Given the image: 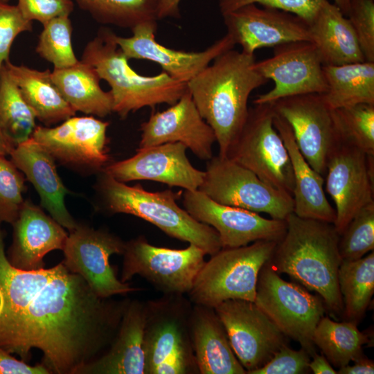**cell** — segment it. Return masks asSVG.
Listing matches in <instances>:
<instances>
[{
	"label": "cell",
	"instance_id": "obj_28",
	"mask_svg": "<svg viewBox=\"0 0 374 374\" xmlns=\"http://www.w3.org/2000/svg\"><path fill=\"white\" fill-rule=\"evenodd\" d=\"M309 28L310 42L323 65L365 61L348 17L334 3L329 0L324 2Z\"/></svg>",
	"mask_w": 374,
	"mask_h": 374
},
{
	"label": "cell",
	"instance_id": "obj_4",
	"mask_svg": "<svg viewBox=\"0 0 374 374\" xmlns=\"http://www.w3.org/2000/svg\"><path fill=\"white\" fill-rule=\"evenodd\" d=\"M115 36L110 28H100L84 46L81 57L110 86L113 112L125 118L131 112L145 107L175 103L187 90V84L164 71L152 76L136 73L130 66Z\"/></svg>",
	"mask_w": 374,
	"mask_h": 374
},
{
	"label": "cell",
	"instance_id": "obj_17",
	"mask_svg": "<svg viewBox=\"0 0 374 374\" xmlns=\"http://www.w3.org/2000/svg\"><path fill=\"white\" fill-rule=\"evenodd\" d=\"M182 203L193 217L217 231L222 249L243 247L258 240L278 242L286 231L285 220L268 219L258 213L221 204L199 190H184Z\"/></svg>",
	"mask_w": 374,
	"mask_h": 374
},
{
	"label": "cell",
	"instance_id": "obj_10",
	"mask_svg": "<svg viewBox=\"0 0 374 374\" xmlns=\"http://www.w3.org/2000/svg\"><path fill=\"white\" fill-rule=\"evenodd\" d=\"M199 190L213 201L271 218L285 220L294 210L292 195L270 186L249 169L227 157L213 156L206 161Z\"/></svg>",
	"mask_w": 374,
	"mask_h": 374
},
{
	"label": "cell",
	"instance_id": "obj_12",
	"mask_svg": "<svg viewBox=\"0 0 374 374\" xmlns=\"http://www.w3.org/2000/svg\"><path fill=\"white\" fill-rule=\"evenodd\" d=\"M125 247V242L113 233L78 224L66 240L62 262L82 276L98 296L126 294L141 289L119 280L109 263L110 256L123 255Z\"/></svg>",
	"mask_w": 374,
	"mask_h": 374
},
{
	"label": "cell",
	"instance_id": "obj_39",
	"mask_svg": "<svg viewBox=\"0 0 374 374\" xmlns=\"http://www.w3.org/2000/svg\"><path fill=\"white\" fill-rule=\"evenodd\" d=\"M25 181L24 175L12 161L0 154V226L17 220L25 202Z\"/></svg>",
	"mask_w": 374,
	"mask_h": 374
},
{
	"label": "cell",
	"instance_id": "obj_51",
	"mask_svg": "<svg viewBox=\"0 0 374 374\" xmlns=\"http://www.w3.org/2000/svg\"><path fill=\"white\" fill-rule=\"evenodd\" d=\"M10 0H0L1 2L8 3Z\"/></svg>",
	"mask_w": 374,
	"mask_h": 374
},
{
	"label": "cell",
	"instance_id": "obj_19",
	"mask_svg": "<svg viewBox=\"0 0 374 374\" xmlns=\"http://www.w3.org/2000/svg\"><path fill=\"white\" fill-rule=\"evenodd\" d=\"M228 34L243 53L296 41H310L308 24L299 17L275 8L249 4L222 15Z\"/></svg>",
	"mask_w": 374,
	"mask_h": 374
},
{
	"label": "cell",
	"instance_id": "obj_23",
	"mask_svg": "<svg viewBox=\"0 0 374 374\" xmlns=\"http://www.w3.org/2000/svg\"><path fill=\"white\" fill-rule=\"evenodd\" d=\"M12 225V242L6 256L12 265L23 270L43 268L44 256L62 250L68 237L62 225L29 200H25Z\"/></svg>",
	"mask_w": 374,
	"mask_h": 374
},
{
	"label": "cell",
	"instance_id": "obj_47",
	"mask_svg": "<svg viewBox=\"0 0 374 374\" xmlns=\"http://www.w3.org/2000/svg\"><path fill=\"white\" fill-rule=\"evenodd\" d=\"M181 1L182 0H159L157 13L158 19L168 17H179V4Z\"/></svg>",
	"mask_w": 374,
	"mask_h": 374
},
{
	"label": "cell",
	"instance_id": "obj_36",
	"mask_svg": "<svg viewBox=\"0 0 374 374\" xmlns=\"http://www.w3.org/2000/svg\"><path fill=\"white\" fill-rule=\"evenodd\" d=\"M332 116L340 142L374 155V105L332 109Z\"/></svg>",
	"mask_w": 374,
	"mask_h": 374
},
{
	"label": "cell",
	"instance_id": "obj_2",
	"mask_svg": "<svg viewBox=\"0 0 374 374\" xmlns=\"http://www.w3.org/2000/svg\"><path fill=\"white\" fill-rule=\"evenodd\" d=\"M255 54L229 50L189 80L187 89L214 132L218 155L226 157L248 116L251 93L267 82L255 68Z\"/></svg>",
	"mask_w": 374,
	"mask_h": 374
},
{
	"label": "cell",
	"instance_id": "obj_26",
	"mask_svg": "<svg viewBox=\"0 0 374 374\" xmlns=\"http://www.w3.org/2000/svg\"><path fill=\"white\" fill-rule=\"evenodd\" d=\"M192 346L199 374H245L213 308L193 304L190 318Z\"/></svg>",
	"mask_w": 374,
	"mask_h": 374
},
{
	"label": "cell",
	"instance_id": "obj_31",
	"mask_svg": "<svg viewBox=\"0 0 374 374\" xmlns=\"http://www.w3.org/2000/svg\"><path fill=\"white\" fill-rule=\"evenodd\" d=\"M323 70L327 90L321 95L331 109L374 105V62L323 65Z\"/></svg>",
	"mask_w": 374,
	"mask_h": 374
},
{
	"label": "cell",
	"instance_id": "obj_30",
	"mask_svg": "<svg viewBox=\"0 0 374 374\" xmlns=\"http://www.w3.org/2000/svg\"><path fill=\"white\" fill-rule=\"evenodd\" d=\"M51 78L59 91L77 112L100 118L113 112L111 92L104 91L94 68L82 61L64 69H53Z\"/></svg>",
	"mask_w": 374,
	"mask_h": 374
},
{
	"label": "cell",
	"instance_id": "obj_38",
	"mask_svg": "<svg viewBox=\"0 0 374 374\" xmlns=\"http://www.w3.org/2000/svg\"><path fill=\"white\" fill-rule=\"evenodd\" d=\"M342 260H357L374 249V202L362 208L340 235Z\"/></svg>",
	"mask_w": 374,
	"mask_h": 374
},
{
	"label": "cell",
	"instance_id": "obj_15",
	"mask_svg": "<svg viewBox=\"0 0 374 374\" xmlns=\"http://www.w3.org/2000/svg\"><path fill=\"white\" fill-rule=\"evenodd\" d=\"M213 308L248 374L265 365L286 344V336L253 301L229 299Z\"/></svg>",
	"mask_w": 374,
	"mask_h": 374
},
{
	"label": "cell",
	"instance_id": "obj_24",
	"mask_svg": "<svg viewBox=\"0 0 374 374\" xmlns=\"http://www.w3.org/2000/svg\"><path fill=\"white\" fill-rule=\"evenodd\" d=\"M10 160L37 190L41 206L69 231L78 223L68 211L64 198L69 190L56 168V162L48 151L33 137L19 143L11 151Z\"/></svg>",
	"mask_w": 374,
	"mask_h": 374
},
{
	"label": "cell",
	"instance_id": "obj_33",
	"mask_svg": "<svg viewBox=\"0 0 374 374\" xmlns=\"http://www.w3.org/2000/svg\"><path fill=\"white\" fill-rule=\"evenodd\" d=\"M352 321L336 322L328 317L319 321L313 342L337 368L349 364L362 355V346L368 342V335L358 330Z\"/></svg>",
	"mask_w": 374,
	"mask_h": 374
},
{
	"label": "cell",
	"instance_id": "obj_20",
	"mask_svg": "<svg viewBox=\"0 0 374 374\" xmlns=\"http://www.w3.org/2000/svg\"><path fill=\"white\" fill-rule=\"evenodd\" d=\"M181 143H167L139 148L130 158L109 163L103 170L118 181L150 180L185 190H197L205 172L197 169Z\"/></svg>",
	"mask_w": 374,
	"mask_h": 374
},
{
	"label": "cell",
	"instance_id": "obj_32",
	"mask_svg": "<svg viewBox=\"0 0 374 374\" xmlns=\"http://www.w3.org/2000/svg\"><path fill=\"white\" fill-rule=\"evenodd\" d=\"M343 314L357 322L364 317L374 292V253L357 260H342L338 271Z\"/></svg>",
	"mask_w": 374,
	"mask_h": 374
},
{
	"label": "cell",
	"instance_id": "obj_22",
	"mask_svg": "<svg viewBox=\"0 0 374 374\" xmlns=\"http://www.w3.org/2000/svg\"><path fill=\"white\" fill-rule=\"evenodd\" d=\"M139 148L181 143L201 160L213 157L215 135L200 115L188 89L181 97L162 112L152 113L141 125Z\"/></svg>",
	"mask_w": 374,
	"mask_h": 374
},
{
	"label": "cell",
	"instance_id": "obj_42",
	"mask_svg": "<svg viewBox=\"0 0 374 374\" xmlns=\"http://www.w3.org/2000/svg\"><path fill=\"white\" fill-rule=\"evenodd\" d=\"M32 30L33 21L22 15L17 5L0 1V76L16 37Z\"/></svg>",
	"mask_w": 374,
	"mask_h": 374
},
{
	"label": "cell",
	"instance_id": "obj_27",
	"mask_svg": "<svg viewBox=\"0 0 374 374\" xmlns=\"http://www.w3.org/2000/svg\"><path fill=\"white\" fill-rule=\"evenodd\" d=\"M274 125L283 140L292 163L293 213L300 217L334 224L336 213L326 197L324 177L306 161L296 145L290 125L276 112Z\"/></svg>",
	"mask_w": 374,
	"mask_h": 374
},
{
	"label": "cell",
	"instance_id": "obj_49",
	"mask_svg": "<svg viewBox=\"0 0 374 374\" xmlns=\"http://www.w3.org/2000/svg\"><path fill=\"white\" fill-rule=\"evenodd\" d=\"M13 148L14 147L8 142L0 130V154L10 155Z\"/></svg>",
	"mask_w": 374,
	"mask_h": 374
},
{
	"label": "cell",
	"instance_id": "obj_35",
	"mask_svg": "<svg viewBox=\"0 0 374 374\" xmlns=\"http://www.w3.org/2000/svg\"><path fill=\"white\" fill-rule=\"evenodd\" d=\"M97 22L132 29L158 19L159 0H73Z\"/></svg>",
	"mask_w": 374,
	"mask_h": 374
},
{
	"label": "cell",
	"instance_id": "obj_45",
	"mask_svg": "<svg viewBox=\"0 0 374 374\" xmlns=\"http://www.w3.org/2000/svg\"><path fill=\"white\" fill-rule=\"evenodd\" d=\"M6 350L0 348V374H49L42 364L30 366L23 360H18Z\"/></svg>",
	"mask_w": 374,
	"mask_h": 374
},
{
	"label": "cell",
	"instance_id": "obj_50",
	"mask_svg": "<svg viewBox=\"0 0 374 374\" xmlns=\"http://www.w3.org/2000/svg\"><path fill=\"white\" fill-rule=\"evenodd\" d=\"M334 3L346 16L349 7V0H334Z\"/></svg>",
	"mask_w": 374,
	"mask_h": 374
},
{
	"label": "cell",
	"instance_id": "obj_37",
	"mask_svg": "<svg viewBox=\"0 0 374 374\" xmlns=\"http://www.w3.org/2000/svg\"><path fill=\"white\" fill-rule=\"evenodd\" d=\"M73 27L69 16L55 17L43 25L39 36L36 53L53 65L64 69L77 64L72 46Z\"/></svg>",
	"mask_w": 374,
	"mask_h": 374
},
{
	"label": "cell",
	"instance_id": "obj_8",
	"mask_svg": "<svg viewBox=\"0 0 374 374\" xmlns=\"http://www.w3.org/2000/svg\"><path fill=\"white\" fill-rule=\"evenodd\" d=\"M274 115L272 103L250 107L246 122L226 157L249 169L270 186L292 195V163L274 127Z\"/></svg>",
	"mask_w": 374,
	"mask_h": 374
},
{
	"label": "cell",
	"instance_id": "obj_46",
	"mask_svg": "<svg viewBox=\"0 0 374 374\" xmlns=\"http://www.w3.org/2000/svg\"><path fill=\"white\" fill-rule=\"evenodd\" d=\"M354 364H349L339 368V374H373L374 373V364L371 359L364 355L353 361Z\"/></svg>",
	"mask_w": 374,
	"mask_h": 374
},
{
	"label": "cell",
	"instance_id": "obj_1",
	"mask_svg": "<svg viewBox=\"0 0 374 374\" xmlns=\"http://www.w3.org/2000/svg\"><path fill=\"white\" fill-rule=\"evenodd\" d=\"M127 302L98 296L62 262L16 268L0 228V348L26 362L39 349L50 373L78 374L108 349Z\"/></svg>",
	"mask_w": 374,
	"mask_h": 374
},
{
	"label": "cell",
	"instance_id": "obj_40",
	"mask_svg": "<svg viewBox=\"0 0 374 374\" xmlns=\"http://www.w3.org/2000/svg\"><path fill=\"white\" fill-rule=\"evenodd\" d=\"M346 16L365 60L374 62V0H349Z\"/></svg>",
	"mask_w": 374,
	"mask_h": 374
},
{
	"label": "cell",
	"instance_id": "obj_11",
	"mask_svg": "<svg viewBox=\"0 0 374 374\" xmlns=\"http://www.w3.org/2000/svg\"><path fill=\"white\" fill-rule=\"evenodd\" d=\"M206 255L193 244L173 249L152 245L139 236L125 242L121 280L125 283L137 274L163 294H188Z\"/></svg>",
	"mask_w": 374,
	"mask_h": 374
},
{
	"label": "cell",
	"instance_id": "obj_18",
	"mask_svg": "<svg viewBox=\"0 0 374 374\" xmlns=\"http://www.w3.org/2000/svg\"><path fill=\"white\" fill-rule=\"evenodd\" d=\"M290 125L296 145L311 167L323 177L328 158L340 142L332 109L321 94L285 97L272 103Z\"/></svg>",
	"mask_w": 374,
	"mask_h": 374
},
{
	"label": "cell",
	"instance_id": "obj_6",
	"mask_svg": "<svg viewBox=\"0 0 374 374\" xmlns=\"http://www.w3.org/2000/svg\"><path fill=\"white\" fill-rule=\"evenodd\" d=\"M146 303L144 374L199 373L190 337L192 302L183 294H163Z\"/></svg>",
	"mask_w": 374,
	"mask_h": 374
},
{
	"label": "cell",
	"instance_id": "obj_48",
	"mask_svg": "<svg viewBox=\"0 0 374 374\" xmlns=\"http://www.w3.org/2000/svg\"><path fill=\"white\" fill-rule=\"evenodd\" d=\"M312 361L309 364V368L314 374H335L337 372L332 367L325 356L317 353L312 356Z\"/></svg>",
	"mask_w": 374,
	"mask_h": 374
},
{
	"label": "cell",
	"instance_id": "obj_3",
	"mask_svg": "<svg viewBox=\"0 0 374 374\" xmlns=\"http://www.w3.org/2000/svg\"><path fill=\"white\" fill-rule=\"evenodd\" d=\"M286 231L269 260L277 273H284L317 292L335 314L343 312L338 271L341 258L340 235L332 223L290 213Z\"/></svg>",
	"mask_w": 374,
	"mask_h": 374
},
{
	"label": "cell",
	"instance_id": "obj_13",
	"mask_svg": "<svg viewBox=\"0 0 374 374\" xmlns=\"http://www.w3.org/2000/svg\"><path fill=\"white\" fill-rule=\"evenodd\" d=\"M109 123L93 116H72L56 127L36 126L32 136L57 162L83 172H102L109 164Z\"/></svg>",
	"mask_w": 374,
	"mask_h": 374
},
{
	"label": "cell",
	"instance_id": "obj_25",
	"mask_svg": "<svg viewBox=\"0 0 374 374\" xmlns=\"http://www.w3.org/2000/svg\"><path fill=\"white\" fill-rule=\"evenodd\" d=\"M146 317V302L127 300L111 345L78 374H144L143 342Z\"/></svg>",
	"mask_w": 374,
	"mask_h": 374
},
{
	"label": "cell",
	"instance_id": "obj_43",
	"mask_svg": "<svg viewBox=\"0 0 374 374\" xmlns=\"http://www.w3.org/2000/svg\"><path fill=\"white\" fill-rule=\"evenodd\" d=\"M310 362V355L304 348L296 350L285 344L265 365L249 374L307 373Z\"/></svg>",
	"mask_w": 374,
	"mask_h": 374
},
{
	"label": "cell",
	"instance_id": "obj_29",
	"mask_svg": "<svg viewBox=\"0 0 374 374\" xmlns=\"http://www.w3.org/2000/svg\"><path fill=\"white\" fill-rule=\"evenodd\" d=\"M18 86L36 119L50 127L74 116L76 112L63 98L51 78L49 69L40 71L16 65L10 60L4 64Z\"/></svg>",
	"mask_w": 374,
	"mask_h": 374
},
{
	"label": "cell",
	"instance_id": "obj_21",
	"mask_svg": "<svg viewBox=\"0 0 374 374\" xmlns=\"http://www.w3.org/2000/svg\"><path fill=\"white\" fill-rule=\"evenodd\" d=\"M157 29V21L142 23L131 29L132 36L124 37L116 34L115 40L127 60L153 62L170 77L186 84L217 56L233 49L235 45L226 33L204 51H177L168 48L156 40Z\"/></svg>",
	"mask_w": 374,
	"mask_h": 374
},
{
	"label": "cell",
	"instance_id": "obj_44",
	"mask_svg": "<svg viewBox=\"0 0 374 374\" xmlns=\"http://www.w3.org/2000/svg\"><path fill=\"white\" fill-rule=\"evenodd\" d=\"M17 6L28 21L42 24L61 16H69L74 8L73 0H17Z\"/></svg>",
	"mask_w": 374,
	"mask_h": 374
},
{
	"label": "cell",
	"instance_id": "obj_5",
	"mask_svg": "<svg viewBox=\"0 0 374 374\" xmlns=\"http://www.w3.org/2000/svg\"><path fill=\"white\" fill-rule=\"evenodd\" d=\"M99 176L98 190L108 212L140 217L171 238L195 244L208 255L222 249L217 231L177 204L179 193L170 189L151 192L140 184L128 186L103 171Z\"/></svg>",
	"mask_w": 374,
	"mask_h": 374
},
{
	"label": "cell",
	"instance_id": "obj_9",
	"mask_svg": "<svg viewBox=\"0 0 374 374\" xmlns=\"http://www.w3.org/2000/svg\"><path fill=\"white\" fill-rule=\"evenodd\" d=\"M254 303L286 337L310 355L316 353L313 335L325 312L318 296L281 278L268 261L260 271Z\"/></svg>",
	"mask_w": 374,
	"mask_h": 374
},
{
	"label": "cell",
	"instance_id": "obj_34",
	"mask_svg": "<svg viewBox=\"0 0 374 374\" xmlns=\"http://www.w3.org/2000/svg\"><path fill=\"white\" fill-rule=\"evenodd\" d=\"M36 117L3 65L0 76V130L15 148L32 136Z\"/></svg>",
	"mask_w": 374,
	"mask_h": 374
},
{
	"label": "cell",
	"instance_id": "obj_14",
	"mask_svg": "<svg viewBox=\"0 0 374 374\" xmlns=\"http://www.w3.org/2000/svg\"><path fill=\"white\" fill-rule=\"evenodd\" d=\"M323 63L310 41H296L274 48L273 55L256 62L255 68L274 87L258 95L254 105L305 94H323L327 90Z\"/></svg>",
	"mask_w": 374,
	"mask_h": 374
},
{
	"label": "cell",
	"instance_id": "obj_41",
	"mask_svg": "<svg viewBox=\"0 0 374 374\" xmlns=\"http://www.w3.org/2000/svg\"><path fill=\"white\" fill-rule=\"evenodd\" d=\"M328 0H217L221 15L249 4H259L294 14L310 25Z\"/></svg>",
	"mask_w": 374,
	"mask_h": 374
},
{
	"label": "cell",
	"instance_id": "obj_16",
	"mask_svg": "<svg viewBox=\"0 0 374 374\" xmlns=\"http://www.w3.org/2000/svg\"><path fill=\"white\" fill-rule=\"evenodd\" d=\"M373 161L374 155L341 142L328 158L325 188L335 205L333 224L339 235L362 208L374 202Z\"/></svg>",
	"mask_w": 374,
	"mask_h": 374
},
{
	"label": "cell",
	"instance_id": "obj_7",
	"mask_svg": "<svg viewBox=\"0 0 374 374\" xmlns=\"http://www.w3.org/2000/svg\"><path fill=\"white\" fill-rule=\"evenodd\" d=\"M278 242L258 240L221 249L206 261L188 294L193 304L215 308L229 299L254 302L258 275Z\"/></svg>",
	"mask_w": 374,
	"mask_h": 374
}]
</instances>
